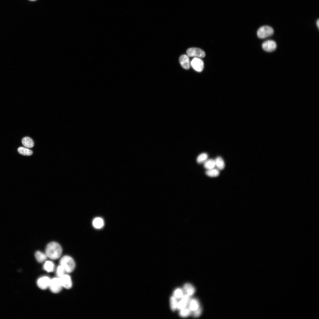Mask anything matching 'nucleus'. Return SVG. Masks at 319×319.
I'll use <instances>...</instances> for the list:
<instances>
[{
  "mask_svg": "<svg viewBox=\"0 0 319 319\" xmlns=\"http://www.w3.org/2000/svg\"><path fill=\"white\" fill-rule=\"evenodd\" d=\"M65 272H66L64 268L60 265L57 268L56 274L58 278H60L65 274Z\"/></svg>",
  "mask_w": 319,
  "mask_h": 319,
  "instance_id": "25",
  "label": "nucleus"
},
{
  "mask_svg": "<svg viewBox=\"0 0 319 319\" xmlns=\"http://www.w3.org/2000/svg\"><path fill=\"white\" fill-rule=\"evenodd\" d=\"M180 300L178 302L177 309L180 310L186 307H188V304L183 300L180 299Z\"/></svg>",
  "mask_w": 319,
  "mask_h": 319,
  "instance_id": "26",
  "label": "nucleus"
},
{
  "mask_svg": "<svg viewBox=\"0 0 319 319\" xmlns=\"http://www.w3.org/2000/svg\"><path fill=\"white\" fill-rule=\"evenodd\" d=\"M92 224L93 226L95 228L100 229L104 226V221L102 218L97 217L93 219Z\"/></svg>",
  "mask_w": 319,
  "mask_h": 319,
  "instance_id": "13",
  "label": "nucleus"
},
{
  "mask_svg": "<svg viewBox=\"0 0 319 319\" xmlns=\"http://www.w3.org/2000/svg\"><path fill=\"white\" fill-rule=\"evenodd\" d=\"M54 263L51 261H47L44 263L43 265V268L45 270L48 272H51L53 271L54 269Z\"/></svg>",
  "mask_w": 319,
  "mask_h": 319,
  "instance_id": "16",
  "label": "nucleus"
},
{
  "mask_svg": "<svg viewBox=\"0 0 319 319\" xmlns=\"http://www.w3.org/2000/svg\"><path fill=\"white\" fill-rule=\"evenodd\" d=\"M183 289L185 294L190 297L193 295L196 292V289L194 287L189 283H187L184 284Z\"/></svg>",
  "mask_w": 319,
  "mask_h": 319,
  "instance_id": "10",
  "label": "nucleus"
},
{
  "mask_svg": "<svg viewBox=\"0 0 319 319\" xmlns=\"http://www.w3.org/2000/svg\"><path fill=\"white\" fill-rule=\"evenodd\" d=\"M62 287L59 278H54L51 280L49 287L52 292H59L61 289Z\"/></svg>",
  "mask_w": 319,
  "mask_h": 319,
  "instance_id": "4",
  "label": "nucleus"
},
{
  "mask_svg": "<svg viewBox=\"0 0 319 319\" xmlns=\"http://www.w3.org/2000/svg\"><path fill=\"white\" fill-rule=\"evenodd\" d=\"M186 53L190 57L201 58L204 57L205 56V53L203 50L197 48H188L186 51Z\"/></svg>",
  "mask_w": 319,
  "mask_h": 319,
  "instance_id": "5",
  "label": "nucleus"
},
{
  "mask_svg": "<svg viewBox=\"0 0 319 319\" xmlns=\"http://www.w3.org/2000/svg\"><path fill=\"white\" fill-rule=\"evenodd\" d=\"M192 311L188 307L179 310V315L182 318H186L191 314Z\"/></svg>",
  "mask_w": 319,
  "mask_h": 319,
  "instance_id": "18",
  "label": "nucleus"
},
{
  "mask_svg": "<svg viewBox=\"0 0 319 319\" xmlns=\"http://www.w3.org/2000/svg\"><path fill=\"white\" fill-rule=\"evenodd\" d=\"M215 161V166L220 170L223 169L225 166L224 162L222 158L220 157H217Z\"/></svg>",
  "mask_w": 319,
  "mask_h": 319,
  "instance_id": "20",
  "label": "nucleus"
},
{
  "mask_svg": "<svg viewBox=\"0 0 319 319\" xmlns=\"http://www.w3.org/2000/svg\"><path fill=\"white\" fill-rule=\"evenodd\" d=\"M35 255L36 260L40 263L44 261L47 257L45 253L39 251L36 252Z\"/></svg>",
  "mask_w": 319,
  "mask_h": 319,
  "instance_id": "15",
  "label": "nucleus"
},
{
  "mask_svg": "<svg viewBox=\"0 0 319 319\" xmlns=\"http://www.w3.org/2000/svg\"><path fill=\"white\" fill-rule=\"evenodd\" d=\"M22 142L23 145L27 148H32L34 145L33 140L28 137H24L22 139Z\"/></svg>",
  "mask_w": 319,
  "mask_h": 319,
  "instance_id": "14",
  "label": "nucleus"
},
{
  "mask_svg": "<svg viewBox=\"0 0 319 319\" xmlns=\"http://www.w3.org/2000/svg\"><path fill=\"white\" fill-rule=\"evenodd\" d=\"M316 25L318 28L319 27V20L318 19L316 22Z\"/></svg>",
  "mask_w": 319,
  "mask_h": 319,
  "instance_id": "28",
  "label": "nucleus"
},
{
  "mask_svg": "<svg viewBox=\"0 0 319 319\" xmlns=\"http://www.w3.org/2000/svg\"><path fill=\"white\" fill-rule=\"evenodd\" d=\"M62 249L60 245L56 242L48 243L45 249V253L47 257L53 260H56L60 257Z\"/></svg>",
  "mask_w": 319,
  "mask_h": 319,
  "instance_id": "1",
  "label": "nucleus"
},
{
  "mask_svg": "<svg viewBox=\"0 0 319 319\" xmlns=\"http://www.w3.org/2000/svg\"><path fill=\"white\" fill-rule=\"evenodd\" d=\"M202 309L201 306L197 310L192 312L191 314L194 318H197L199 317L202 314Z\"/></svg>",
  "mask_w": 319,
  "mask_h": 319,
  "instance_id": "27",
  "label": "nucleus"
},
{
  "mask_svg": "<svg viewBox=\"0 0 319 319\" xmlns=\"http://www.w3.org/2000/svg\"><path fill=\"white\" fill-rule=\"evenodd\" d=\"M18 152L22 155L25 156H30L33 153L32 151L28 148L20 147L17 150Z\"/></svg>",
  "mask_w": 319,
  "mask_h": 319,
  "instance_id": "17",
  "label": "nucleus"
},
{
  "mask_svg": "<svg viewBox=\"0 0 319 319\" xmlns=\"http://www.w3.org/2000/svg\"><path fill=\"white\" fill-rule=\"evenodd\" d=\"M192 68L196 71L201 72L203 70L204 63L200 58L194 57L190 63Z\"/></svg>",
  "mask_w": 319,
  "mask_h": 319,
  "instance_id": "6",
  "label": "nucleus"
},
{
  "mask_svg": "<svg viewBox=\"0 0 319 319\" xmlns=\"http://www.w3.org/2000/svg\"><path fill=\"white\" fill-rule=\"evenodd\" d=\"M179 61L181 66L184 69H188L190 67V62L189 56L183 54L180 56Z\"/></svg>",
  "mask_w": 319,
  "mask_h": 319,
  "instance_id": "11",
  "label": "nucleus"
},
{
  "mask_svg": "<svg viewBox=\"0 0 319 319\" xmlns=\"http://www.w3.org/2000/svg\"><path fill=\"white\" fill-rule=\"evenodd\" d=\"M177 299L173 295L171 296L170 299V308L171 310L174 311L177 310L178 301Z\"/></svg>",
  "mask_w": 319,
  "mask_h": 319,
  "instance_id": "19",
  "label": "nucleus"
},
{
  "mask_svg": "<svg viewBox=\"0 0 319 319\" xmlns=\"http://www.w3.org/2000/svg\"><path fill=\"white\" fill-rule=\"evenodd\" d=\"M208 155L206 153H203L200 154L197 157V161L199 163L205 162L208 158Z\"/></svg>",
  "mask_w": 319,
  "mask_h": 319,
  "instance_id": "24",
  "label": "nucleus"
},
{
  "mask_svg": "<svg viewBox=\"0 0 319 319\" xmlns=\"http://www.w3.org/2000/svg\"><path fill=\"white\" fill-rule=\"evenodd\" d=\"M276 44L272 40H268L264 42L262 44L263 49L265 51L271 52L274 51L276 48Z\"/></svg>",
  "mask_w": 319,
  "mask_h": 319,
  "instance_id": "8",
  "label": "nucleus"
},
{
  "mask_svg": "<svg viewBox=\"0 0 319 319\" xmlns=\"http://www.w3.org/2000/svg\"><path fill=\"white\" fill-rule=\"evenodd\" d=\"M215 166V161L212 159H209L206 161L205 162L204 165V167L208 170L213 168Z\"/></svg>",
  "mask_w": 319,
  "mask_h": 319,
  "instance_id": "21",
  "label": "nucleus"
},
{
  "mask_svg": "<svg viewBox=\"0 0 319 319\" xmlns=\"http://www.w3.org/2000/svg\"><path fill=\"white\" fill-rule=\"evenodd\" d=\"M60 265L63 266L66 272L67 273L72 272L74 269L75 264L73 259L70 256L65 255L63 256L60 261Z\"/></svg>",
  "mask_w": 319,
  "mask_h": 319,
  "instance_id": "2",
  "label": "nucleus"
},
{
  "mask_svg": "<svg viewBox=\"0 0 319 319\" xmlns=\"http://www.w3.org/2000/svg\"><path fill=\"white\" fill-rule=\"evenodd\" d=\"M200 306L199 301L195 298L191 299L188 306L192 312L197 310Z\"/></svg>",
  "mask_w": 319,
  "mask_h": 319,
  "instance_id": "12",
  "label": "nucleus"
},
{
  "mask_svg": "<svg viewBox=\"0 0 319 319\" xmlns=\"http://www.w3.org/2000/svg\"><path fill=\"white\" fill-rule=\"evenodd\" d=\"M51 279L47 276H43L39 278L37 281L38 287L42 289H45L48 287Z\"/></svg>",
  "mask_w": 319,
  "mask_h": 319,
  "instance_id": "7",
  "label": "nucleus"
},
{
  "mask_svg": "<svg viewBox=\"0 0 319 319\" xmlns=\"http://www.w3.org/2000/svg\"><path fill=\"white\" fill-rule=\"evenodd\" d=\"M183 289L178 288L175 289L173 293V296L177 299H180L184 295Z\"/></svg>",
  "mask_w": 319,
  "mask_h": 319,
  "instance_id": "22",
  "label": "nucleus"
},
{
  "mask_svg": "<svg viewBox=\"0 0 319 319\" xmlns=\"http://www.w3.org/2000/svg\"><path fill=\"white\" fill-rule=\"evenodd\" d=\"M59 278L62 287L67 289H69L71 287L72 282L69 275L65 274Z\"/></svg>",
  "mask_w": 319,
  "mask_h": 319,
  "instance_id": "9",
  "label": "nucleus"
},
{
  "mask_svg": "<svg viewBox=\"0 0 319 319\" xmlns=\"http://www.w3.org/2000/svg\"><path fill=\"white\" fill-rule=\"evenodd\" d=\"M274 33V30L271 27L264 26L260 27L258 30L257 35L260 38H264L272 35Z\"/></svg>",
  "mask_w": 319,
  "mask_h": 319,
  "instance_id": "3",
  "label": "nucleus"
},
{
  "mask_svg": "<svg viewBox=\"0 0 319 319\" xmlns=\"http://www.w3.org/2000/svg\"><path fill=\"white\" fill-rule=\"evenodd\" d=\"M29 0V1H36L37 0Z\"/></svg>",
  "mask_w": 319,
  "mask_h": 319,
  "instance_id": "29",
  "label": "nucleus"
},
{
  "mask_svg": "<svg viewBox=\"0 0 319 319\" xmlns=\"http://www.w3.org/2000/svg\"><path fill=\"white\" fill-rule=\"evenodd\" d=\"M206 173L208 176L211 177H216L219 174V170L216 169L212 168L208 170L206 172Z\"/></svg>",
  "mask_w": 319,
  "mask_h": 319,
  "instance_id": "23",
  "label": "nucleus"
}]
</instances>
